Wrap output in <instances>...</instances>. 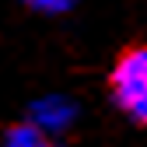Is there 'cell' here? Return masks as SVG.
Instances as JSON below:
<instances>
[{"label":"cell","mask_w":147,"mask_h":147,"mask_svg":"<svg viewBox=\"0 0 147 147\" xmlns=\"http://www.w3.org/2000/svg\"><path fill=\"white\" fill-rule=\"evenodd\" d=\"M25 4L39 7V11H67V7H70V0H25Z\"/></svg>","instance_id":"277c9868"},{"label":"cell","mask_w":147,"mask_h":147,"mask_svg":"<svg viewBox=\"0 0 147 147\" xmlns=\"http://www.w3.org/2000/svg\"><path fill=\"white\" fill-rule=\"evenodd\" d=\"M74 119V105L63 98H42L32 105V126H39L42 133H56Z\"/></svg>","instance_id":"7a4b0ae2"},{"label":"cell","mask_w":147,"mask_h":147,"mask_svg":"<svg viewBox=\"0 0 147 147\" xmlns=\"http://www.w3.org/2000/svg\"><path fill=\"white\" fill-rule=\"evenodd\" d=\"M112 95L133 119L147 123V46L126 49L112 67Z\"/></svg>","instance_id":"6da1fadb"},{"label":"cell","mask_w":147,"mask_h":147,"mask_svg":"<svg viewBox=\"0 0 147 147\" xmlns=\"http://www.w3.org/2000/svg\"><path fill=\"white\" fill-rule=\"evenodd\" d=\"M7 147H53V144H49V133L28 123V126H14L7 133Z\"/></svg>","instance_id":"3957f363"}]
</instances>
